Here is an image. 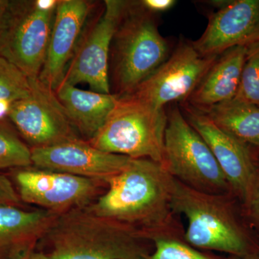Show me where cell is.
<instances>
[{
	"instance_id": "1",
	"label": "cell",
	"mask_w": 259,
	"mask_h": 259,
	"mask_svg": "<svg viewBox=\"0 0 259 259\" xmlns=\"http://www.w3.org/2000/svg\"><path fill=\"white\" fill-rule=\"evenodd\" d=\"M173 180L161 163L131 158L120 173L106 180V190L88 207L134 227L150 241L158 235L184 231L171 208Z\"/></svg>"
},
{
	"instance_id": "2",
	"label": "cell",
	"mask_w": 259,
	"mask_h": 259,
	"mask_svg": "<svg viewBox=\"0 0 259 259\" xmlns=\"http://www.w3.org/2000/svg\"><path fill=\"white\" fill-rule=\"evenodd\" d=\"M45 259H148L152 242L88 207L59 214L38 245Z\"/></svg>"
},
{
	"instance_id": "3",
	"label": "cell",
	"mask_w": 259,
	"mask_h": 259,
	"mask_svg": "<svg viewBox=\"0 0 259 259\" xmlns=\"http://www.w3.org/2000/svg\"><path fill=\"white\" fill-rule=\"evenodd\" d=\"M141 1H124L109 55L110 93L130 95L170 56L156 16Z\"/></svg>"
},
{
	"instance_id": "4",
	"label": "cell",
	"mask_w": 259,
	"mask_h": 259,
	"mask_svg": "<svg viewBox=\"0 0 259 259\" xmlns=\"http://www.w3.org/2000/svg\"><path fill=\"white\" fill-rule=\"evenodd\" d=\"M231 194L206 193L174 179L171 208L176 215L187 219L183 238L189 245L235 257L253 253L249 238L234 212Z\"/></svg>"
},
{
	"instance_id": "5",
	"label": "cell",
	"mask_w": 259,
	"mask_h": 259,
	"mask_svg": "<svg viewBox=\"0 0 259 259\" xmlns=\"http://www.w3.org/2000/svg\"><path fill=\"white\" fill-rule=\"evenodd\" d=\"M168 114L131 95L118 97L102 128L88 141L105 152L163 163Z\"/></svg>"
},
{
	"instance_id": "6",
	"label": "cell",
	"mask_w": 259,
	"mask_h": 259,
	"mask_svg": "<svg viewBox=\"0 0 259 259\" xmlns=\"http://www.w3.org/2000/svg\"><path fill=\"white\" fill-rule=\"evenodd\" d=\"M59 0H7L0 19V56L30 79H38L47 57Z\"/></svg>"
},
{
	"instance_id": "7",
	"label": "cell",
	"mask_w": 259,
	"mask_h": 259,
	"mask_svg": "<svg viewBox=\"0 0 259 259\" xmlns=\"http://www.w3.org/2000/svg\"><path fill=\"white\" fill-rule=\"evenodd\" d=\"M167 114L163 166L168 174L194 190L231 193L226 177L203 138L178 108Z\"/></svg>"
},
{
	"instance_id": "8",
	"label": "cell",
	"mask_w": 259,
	"mask_h": 259,
	"mask_svg": "<svg viewBox=\"0 0 259 259\" xmlns=\"http://www.w3.org/2000/svg\"><path fill=\"white\" fill-rule=\"evenodd\" d=\"M10 180L20 201L59 215L90 206L107 188L104 181L34 166L12 170Z\"/></svg>"
},
{
	"instance_id": "9",
	"label": "cell",
	"mask_w": 259,
	"mask_h": 259,
	"mask_svg": "<svg viewBox=\"0 0 259 259\" xmlns=\"http://www.w3.org/2000/svg\"><path fill=\"white\" fill-rule=\"evenodd\" d=\"M31 91L12 104L8 117L30 148H45L81 139L56 92L39 79H30Z\"/></svg>"
},
{
	"instance_id": "10",
	"label": "cell",
	"mask_w": 259,
	"mask_h": 259,
	"mask_svg": "<svg viewBox=\"0 0 259 259\" xmlns=\"http://www.w3.org/2000/svg\"><path fill=\"white\" fill-rule=\"evenodd\" d=\"M218 56H204L193 42H181L168 59L130 94L156 110L167 104L186 102Z\"/></svg>"
},
{
	"instance_id": "11",
	"label": "cell",
	"mask_w": 259,
	"mask_h": 259,
	"mask_svg": "<svg viewBox=\"0 0 259 259\" xmlns=\"http://www.w3.org/2000/svg\"><path fill=\"white\" fill-rule=\"evenodd\" d=\"M124 1L105 0L98 18L83 30L63 82L76 86L86 83L91 91L110 93L108 65L112 36ZM86 28V27H85ZM61 81V82H62Z\"/></svg>"
},
{
	"instance_id": "12",
	"label": "cell",
	"mask_w": 259,
	"mask_h": 259,
	"mask_svg": "<svg viewBox=\"0 0 259 259\" xmlns=\"http://www.w3.org/2000/svg\"><path fill=\"white\" fill-rule=\"evenodd\" d=\"M185 118L203 138L226 177L231 193L249 204L258 171L247 144L218 127L207 115L188 104Z\"/></svg>"
},
{
	"instance_id": "13",
	"label": "cell",
	"mask_w": 259,
	"mask_h": 259,
	"mask_svg": "<svg viewBox=\"0 0 259 259\" xmlns=\"http://www.w3.org/2000/svg\"><path fill=\"white\" fill-rule=\"evenodd\" d=\"M194 48L204 56H219L237 47L259 45V0L225 1L209 16L207 28Z\"/></svg>"
},
{
	"instance_id": "14",
	"label": "cell",
	"mask_w": 259,
	"mask_h": 259,
	"mask_svg": "<svg viewBox=\"0 0 259 259\" xmlns=\"http://www.w3.org/2000/svg\"><path fill=\"white\" fill-rule=\"evenodd\" d=\"M31 149L32 166L104 181L120 173L131 160L105 152L82 139Z\"/></svg>"
},
{
	"instance_id": "15",
	"label": "cell",
	"mask_w": 259,
	"mask_h": 259,
	"mask_svg": "<svg viewBox=\"0 0 259 259\" xmlns=\"http://www.w3.org/2000/svg\"><path fill=\"white\" fill-rule=\"evenodd\" d=\"M95 5L88 0H59L47 57L38 77L54 91L64 79Z\"/></svg>"
},
{
	"instance_id": "16",
	"label": "cell",
	"mask_w": 259,
	"mask_h": 259,
	"mask_svg": "<svg viewBox=\"0 0 259 259\" xmlns=\"http://www.w3.org/2000/svg\"><path fill=\"white\" fill-rule=\"evenodd\" d=\"M59 214L20 204H0V259H20L36 250Z\"/></svg>"
},
{
	"instance_id": "17",
	"label": "cell",
	"mask_w": 259,
	"mask_h": 259,
	"mask_svg": "<svg viewBox=\"0 0 259 259\" xmlns=\"http://www.w3.org/2000/svg\"><path fill=\"white\" fill-rule=\"evenodd\" d=\"M247 56L248 49L243 47L232 48L218 56L185 102L203 110L233 100L239 88Z\"/></svg>"
},
{
	"instance_id": "18",
	"label": "cell",
	"mask_w": 259,
	"mask_h": 259,
	"mask_svg": "<svg viewBox=\"0 0 259 259\" xmlns=\"http://www.w3.org/2000/svg\"><path fill=\"white\" fill-rule=\"evenodd\" d=\"M55 92L75 128L87 141L93 139L102 128L119 97L112 94L85 91L63 81Z\"/></svg>"
},
{
	"instance_id": "19",
	"label": "cell",
	"mask_w": 259,
	"mask_h": 259,
	"mask_svg": "<svg viewBox=\"0 0 259 259\" xmlns=\"http://www.w3.org/2000/svg\"><path fill=\"white\" fill-rule=\"evenodd\" d=\"M198 110L223 131L245 144L259 148L258 106L233 99Z\"/></svg>"
},
{
	"instance_id": "20",
	"label": "cell",
	"mask_w": 259,
	"mask_h": 259,
	"mask_svg": "<svg viewBox=\"0 0 259 259\" xmlns=\"http://www.w3.org/2000/svg\"><path fill=\"white\" fill-rule=\"evenodd\" d=\"M30 91L31 86L28 76L0 56V120L8 117L13 102L28 97Z\"/></svg>"
},
{
	"instance_id": "21",
	"label": "cell",
	"mask_w": 259,
	"mask_h": 259,
	"mask_svg": "<svg viewBox=\"0 0 259 259\" xmlns=\"http://www.w3.org/2000/svg\"><path fill=\"white\" fill-rule=\"evenodd\" d=\"M30 166L31 149L5 120H0V170Z\"/></svg>"
},
{
	"instance_id": "22",
	"label": "cell",
	"mask_w": 259,
	"mask_h": 259,
	"mask_svg": "<svg viewBox=\"0 0 259 259\" xmlns=\"http://www.w3.org/2000/svg\"><path fill=\"white\" fill-rule=\"evenodd\" d=\"M184 232L158 235L151 238L154 250L148 259H218L189 245L184 239Z\"/></svg>"
},
{
	"instance_id": "23",
	"label": "cell",
	"mask_w": 259,
	"mask_h": 259,
	"mask_svg": "<svg viewBox=\"0 0 259 259\" xmlns=\"http://www.w3.org/2000/svg\"><path fill=\"white\" fill-rule=\"evenodd\" d=\"M235 100L259 107V45L248 50Z\"/></svg>"
},
{
	"instance_id": "24",
	"label": "cell",
	"mask_w": 259,
	"mask_h": 259,
	"mask_svg": "<svg viewBox=\"0 0 259 259\" xmlns=\"http://www.w3.org/2000/svg\"><path fill=\"white\" fill-rule=\"evenodd\" d=\"M20 204V197L10 177L0 174V204Z\"/></svg>"
},
{
	"instance_id": "25",
	"label": "cell",
	"mask_w": 259,
	"mask_h": 259,
	"mask_svg": "<svg viewBox=\"0 0 259 259\" xmlns=\"http://www.w3.org/2000/svg\"><path fill=\"white\" fill-rule=\"evenodd\" d=\"M141 3L146 10L156 15L171 9L177 2L175 0H142Z\"/></svg>"
},
{
	"instance_id": "26",
	"label": "cell",
	"mask_w": 259,
	"mask_h": 259,
	"mask_svg": "<svg viewBox=\"0 0 259 259\" xmlns=\"http://www.w3.org/2000/svg\"><path fill=\"white\" fill-rule=\"evenodd\" d=\"M248 207L252 209L253 214L259 220V172L257 175L253 195L249 204H248Z\"/></svg>"
},
{
	"instance_id": "27",
	"label": "cell",
	"mask_w": 259,
	"mask_h": 259,
	"mask_svg": "<svg viewBox=\"0 0 259 259\" xmlns=\"http://www.w3.org/2000/svg\"><path fill=\"white\" fill-rule=\"evenodd\" d=\"M20 259H45V258H44L41 252L39 251L38 250H32L28 254L25 255V256Z\"/></svg>"
},
{
	"instance_id": "28",
	"label": "cell",
	"mask_w": 259,
	"mask_h": 259,
	"mask_svg": "<svg viewBox=\"0 0 259 259\" xmlns=\"http://www.w3.org/2000/svg\"><path fill=\"white\" fill-rule=\"evenodd\" d=\"M233 259H259L258 253H250V254L244 255V256L235 257Z\"/></svg>"
},
{
	"instance_id": "29",
	"label": "cell",
	"mask_w": 259,
	"mask_h": 259,
	"mask_svg": "<svg viewBox=\"0 0 259 259\" xmlns=\"http://www.w3.org/2000/svg\"><path fill=\"white\" fill-rule=\"evenodd\" d=\"M7 0H0V19L6 6Z\"/></svg>"
}]
</instances>
